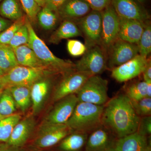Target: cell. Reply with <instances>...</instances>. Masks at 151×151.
<instances>
[{
    "instance_id": "cell-9",
    "label": "cell",
    "mask_w": 151,
    "mask_h": 151,
    "mask_svg": "<svg viewBox=\"0 0 151 151\" xmlns=\"http://www.w3.org/2000/svg\"><path fill=\"white\" fill-rule=\"evenodd\" d=\"M101 13L102 32L100 45L107 53L110 46L118 38L119 18L111 4Z\"/></svg>"
},
{
    "instance_id": "cell-44",
    "label": "cell",
    "mask_w": 151,
    "mask_h": 151,
    "mask_svg": "<svg viewBox=\"0 0 151 151\" xmlns=\"http://www.w3.org/2000/svg\"><path fill=\"white\" fill-rule=\"evenodd\" d=\"M5 74V72L3 71L2 69L0 68V77L4 75Z\"/></svg>"
},
{
    "instance_id": "cell-40",
    "label": "cell",
    "mask_w": 151,
    "mask_h": 151,
    "mask_svg": "<svg viewBox=\"0 0 151 151\" xmlns=\"http://www.w3.org/2000/svg\"><path fill=\"white\" fill-rule=\"evenodd\" d=\"M12 23V21L0 17V33L9 27Z\"/></svg>"
},
{
    "instance_id": "cell-43",
    "label": "cell",
    "mask_w": 151,
    "mask_h": 151,
    "mask_svg": "<svg viewBox=\"0 0 151 151\" xmlns=\"http://www.w3.org/2000/svg\"><path fill=\"white\" fill-rule=\"evenodd\" d=\"M0 151H17L16 150H14V149H3V150H1Z\"/></svg>"
},
{
    "instance_id": "cell-7",
    "label": "cell",
    "mask_w": 151,
    "mask_h": 151,
    "mask_svg": "<svg viewBox=\"0 0 151 151\" xmlns=\"http://www.w3.org/2000/svg\"><path fill=\"white\" fill-rule=\"evenodd\" d=\"M78 20V28L84 38L86 48L100 45L102 32L101 12L92 10Z\"/></svg>"
},
{
    "instance_id": "cell-38",
    "label": "cell",
    "mask_w": 151,
    "mask_h": 151,
    "mask_svg": "<svg viewBox=\"0 0 151 151\" xmlns=\"http://www.w3.org/2000/svg\"><path fill=\"white\" fill-rule=\"evenodd\" d=\"M92 10L101 12L111 4V0H84Z\"/></svg>"
},
{
    "instance_id": "cell-37",
    "label": "cell",
    "mask_w": 151,
    "mask_h": 151,
    "mask_svg": "<svg viewBox=\"0 0 151 151\" xmlns=\"http://www.w3.org/2000/svg\"><path fill=\"white\" fill-rule=\"evenodd\" d=\"M139 134L147 137L151 134V116L140 117L139 124L137 131Z\"/></svg>"
},
{
    "instance_id": "cell-45",
    "label": "cell",
    "mask_w": 151,
    "mask_h": 151,
    "mask_svg": "<svg viewBox=\"0 0 151 151\" xmlns=\"http://www.w3.org/2000/svg\"><path fill=\"white\" fill-rule=\"evenodd\" d=\"M104 151H116V149H115V146L111 148L108 149V150H106Z\"/></svg>"
},
{
    "instance_id": "cell-47",
    "label": "cell",
    "mask_w": 151,
    "mask_h": 151,
    "mask_svg": "<svg viewBox=\"0 0 151 151\" xmlns=\"http://www.w3.org/2000/svg\"><path fill=\"white\" fill-rule=\"evenodd\" d=\"M139 2L142 3L143 2L145 1V0H137Z\"/></svg>"
},
{
    "instance_id": "cell-29",
    "label": "cell",
    "mask_w": 151,
    "mask_h": 151,
    "mask_svg": "<svg viewBox=\"0 0 151 151\" xmlns=\"http://www.w3.org/2000/svg\"><path fill=\"white\" fill-rule=\"evenodd\" d=\"M16 111V105L9 88L4 89L0 94V114L4 117L13 115Z\"/></svg>"
},
{
    "instance_id": "cell-8",
    "label": "cell",
    "mask_w": 151,
    "mask_h": 151,
    "mask_svg": "<svg viewBox=\"0 0 151 151\" xmlns=\"http://www.w3.org/2000/svg\"><path fill=\"white\" fill-rule=\"evenodd\" d=\"M107 67L112 69L124 64L139 54L137 44L127 42L118 38L107 52Z\"/></svg>"
},
{
    "instance_id": "cell-41",
    "label": "cell",
    "mask_w": 151,
    "mask_h": 151,
    "mask_svg": "<svg viewBox=\"0 0 151 151\" xmlns=\"http://www.w3.org/2000/svg\"><path fill=\"white\" fill-rule=\"evenodd\" d=\"M142 74L144 80L146 79H151V60L150 58Z\"/></svg>"
},
{
    "instance_id": "cell-2",
    "label": "cell",
    "mask_w": 151,
    "mask_h": 151,
    "mask_svg": "<svg viewBox=\"0 0 151 151\" xmlns=\"http://www.w3.org/2000/svg\"><path fill=\"white\" fill-rule=\"evenodd\" d=\"M25 24L29 33L27 45L45 66L53 73H61L63 76L75 71V63L57 57L50 51L45 42L38 36L27 16Z\"/></svg>"
},
{
    "instance_id": "cell-1",
    "label": "cell",
    "mask_w": 151,
    "mask_h": 151,
    "mask_svg": "<svg viewBox=\"0 0 151 151\" xmlns=\"http://www.w3.org/2000/svg\"><path fill=\"white\" fill-rule=\"evenodd\" d=\"M140 120L125 94L117 95L104 105L102 125L119 139L137 132Z\"/></svg>"
},
{
    "instance_id": "cell-28",
    "label": "cell",
    "mask_w": 151,
    "mask_h": 151,
    "mask_svg": "<svg viewBox=\"0 0 151 151\" xmlns=\"http://www.w3.org/2000/svg\"><path fill=\"white\" fill-rule=\"evenodd\" d=\"M21 119L19 114H13L0 120V142H8L14 128Z\"/></svg>"
},
{
    "instance_id": "cell-15",
    "label": "cell",
    "mask_w": 151,
    "mask_h": 151,
    "mask_svg": "<svg viewBox=\"0 0 151 151\" xmlns=\"http://www.w3.org/2000/svg\"><path fill=\"white\" fill-rule=\"evenodd\" d=\"M114 135L103 125L92 131L87 138L85 151H104L115 146Z\"/></svg>"
},
{
    "instance_id": "cell-34",
    "label": "cell",
    "mask_w": 151,
    "mask_h": 151,
    "mask_svg": "<svg viewBox=\"0 0 151 151\" xmlns=\"http://www.w3.org/2000/svg\"><path fill=\"white\" fill-rule=\"evenodd\" d=\"M131 101L135 112L140 117L151 116V97H146L137 101Z\"/></svg>"
},
{
    "instance_id": "cell-21",
    "label": "cell",
    "mask_w": 151,
    "mask_h": 151,
    "mask_svg": "<svg viewBox=\"0 0 151 151\" xmlns=\"http://www.w3.org/2000/svg\"><path fill=\"white\" fill-rule=\"evenodd\" d=\"M82 36L79 28L74 22L70 20H64L50 36V42L56 44L62 40Z\"/></svg>"
},
{
    "instance_id": "cell-12",
    "label": "cell",
    "mask_w": 151,
    "mask_h": 151,
    "mask_svg": "<svg viewBox=\"0 0 151 151\" xmlns=\"http://www.w3.org/2000/svg\"><path fill=\"white\" fill-rule=\"evenodd\" d=\"M70 131L66 124L46 123L42 128L36 145L41 148L54 146L67 136Z\"/></svg>"
},
{
    "instance_id": "cell-49",
    "label": "cell",
    "mask_w": 151,
    "mask_h": 151,
    "mask_svg": "<svg viewBox=\"0 0 151 151\" xmlns=\"http://www.w3.org/2000/svg\"><path fill=\"white\" fill-rule=\"evenodd\" d=\"M1 1V0H0V1Z\"/></svg>"
},
{
    "instance_id": "cell-25",
    "label": "cell",
    "mask_w": 151,
    "mask_h": 151,
    "mask_svg": "<svg viewBox=\"0 0 151 151\" xmlns=\"http://www.w3.org/2000/svg\"><path fill=\"white\" fill-rule=\"evenodd\" d=\"M8 88L16 106L23 112H25L29 108L32 102L31 87L16 86Z\"/></svg>"
},
{
    "instance_id": "cell-18",
    "label": "cell",
    "mask_w": 151,
    "mask_h": 151,
    "mask_svg": "<svg viewBox=\"0 0 151 151\" xmlns=\"http://www.w3.org/2000/svg\"><path fill=\"white\" fill-rule=\"evenodd\" d=\"M115 148L116 151H151L147 137L137 132L119 138Z\"/></svg>"
},
{
    "instance_id": "cell-19",
    "label": "cell",
    "mask_w": 151,
    "mask_h": 151,
    "mask_svg": "<svg viewBox=\"0 0 151 151\" xmlns=\"http://www.w3.org/2000/svg\"><path fill=\"white\" fill-rule=\"evenodd\" d=\"M34 127V123L31 119L20 121L13 130L7 142L9 145L17 147L23 145L29 137Z\"/></svg>"
},
{
    "instance_id": "cell-27",
    "label": "cell",
    "mask_w": 151,
    "mask_h": 151,
    "mask_svg": "<svg viewBox=\"0 0 151 151\" xmlns=\"http://www.w3.org/2000/svg\"><path fill=\"white\" fill-rule=\"evenodd\" d=\"M14 49L9 45L0 44V68L5 73L18 65Z\"/></svg>"
},
{
    "instance_id": "cell-13",
    "label": "cell",
    "mask_w": 151,
    "mask_h": 151,
    "mask_svg": "<svg viewBox=\"0 0 151 151\" xmlns=\"http://www.w3.org/2000/svg\"><path fill=\"white\" fill-rule=\"evenodd\" d=\"M59 101L47 117L46 123L66 124L78 103L75 94H70Z\"/></svg>"
},
{
    "instance_id": "cell-16",
    "label": "cell",
    "mask_w": 151,
    "mask_h": 151,
    "mask_svg": "<svg viewBox=\"0 0 151 151\" xmlns=\"http://www.w3.org/2000/svg\"><path fill=\"white\" fill-rule=\"evenodd\" d=\"M119 18L118 38L127 42L137 44L145 27V22Z\"/></svg>"
},
{
    "instance_id": "cell-6",
    "label": "cell",
    "mask_w": 151,
    "mask_h": 151,
    "mask_svg": "<svg viewBox=\"0 0 151 151\" xmlns=\"http://www.w3.org/2000/svg\"><path fill=\"white\" fill-rule=\"evenodd\" d=\"M75 65L76 71L99 75L107 67V53L100 45H95L87 49Z\"/></svg>"
},
{
    "instance_id": "cell-35",
    "label": "cell",
    "mask_w": 151,
    "mask_h": 151,
    "mask_svg": "<svg viewBox=\"0 0 151 151\" xmlns=\"http://www.w3.org/2000/svg\"><path fill=\"white\" fill-rule=\"evenodd\" d=\"M29 40V33L25 24L16 33L9 45L12 48L14 49L21 45H27Z\"/></svg>"
},
{
    "instance_id": "cell-23",
    "label": "cell",
    "mask_w": 151,
    "mask_h": 151,
    "mask_svg": "<svg viewBox=\"0 0 151 151\" xmlns=\"http://www.w3.org/2000/svg\"><path fill=\"white\" fill-rule=\"evenodd\" d=\"M125 94L133 101L146 97H151V79H146L130 84L125 90Z\"/></svg>"
},
{
    "instance_id": "cell-22",
    "label": "cell",
    "mask_w": 151,
    "mask_h": 151,
    "mask_svg": "<svg viewBox=\"0 0 151 151\" xmlns=\"http://www.w3.org/2000/svg\"><path fill=\"white\" fill-rule=\"evenodd\" d=\"M14 50L19 65L32 68L45 66L27 45L18 47Z\"/></svg>"
},
{
    "instance_id": "cell-31",
    "label": "cell",
    "mask_w": 151,
    "mask_h": 151,
    "mask_svg": "<svg viewBox=\"0 0 151 151\" xmlns=\"http://www.w3.org/2000/svg\"><path fill=\"white\" fill-rule=\"evenodd\" d=\"M58 17L57 13L43 7L38 13L37 19L40 26L43 29L48 30L52 29L56 25Z\"/></svg>"
},
{
    "instance_id": "cell-36",
    "label": "cell",
    "mask_w": 151,
    "mask_h": 151,
    "mask_svg": "<svg viewBox=\"0 0 151 151\" xmlns=\"http://www.w3.org/2000/svg\"><path fill=\"white\" fill-rule=\"evenodd\" d=\"M67 49L68 53L73 57L83 55L87 48L85 44L76 40H69L67 42Z\"/></svg>"
},
{
    "instance_id": "cell-3",
    "label": "cell",
    "mask_w": 151,
    "mask_h": 151,
    "mask_svg": "<svg viewBox=\"0 0 151 151\" xmlns=\"http://www.w3.org/2000/svg\"><path fill=\"white\" fill-rule=\"evenodd\" d=\"M104 105L79 102L66 123L71 130L87 133L102 125Z\"/></svg>"
},
{
    "instance_id": "cell-32",
    "label": "cell",
    "mask_w": 151,
    "mask_h": 151,
    "mask_svg": "<svg viewBox=\"0 0 151 151\" xmlns=\"http://www.w3.org/2000/svg\"><path fill=\"white\" fill-rule=\"evenodd\" d=\"M27 16L24 15L21 18L14 21L7 28L0 33V44L9 45L16 33L25 24Z\"/></svg>"
},
{
    "instance_id": "cell-14",
    "label": "cell",
    "mask_w": 151,
    "mask_h": 151,
    "mask_svg": "<svg viewBox=\"0 0 151 151\" xmlns=\"http://www.w3.org/2000/svg\"><path fill=\"white\" fill-rule=\"evenodd\" d=\"M111 5L119 17L143 22L149 19L145 10L134 0H111Z\"/></svg>"
},
{
    "instance_id": "cell-26",
    "label": "cell",
    "mask_w": 151,
    "mask_h": 151,
    "mask_svg": "<svg viewBox=\"0 0 151 151\" xmlns=\"http://www.w3.org/2000/svg\"><path fill=\"white\" fill-rule=\"evenodd\" d=\"M87 133L77 132L66 136L62 140L59 148L63 151H77L86 144Z\"/></svg>"
},
{
    "instance_id": "cell-20",
    "label": "cell",
    "mask_w": 151,
    "mask_h": 151,
    "mask_svg": "<svg viewBox=\"0 0 151 151\" xmlns=\"http://www.w3.org/2000/svg\"><path fill=\"white\" fill-rule=\"evenodd\" d=\"M49 81L42 79L35 83L31 87V97L33 112L37 113L41 109L50 89Z\"/></svg>"
},
{
    "instance_id": "cell-11",
    "label": "cell",
    "mask_w": 151,
    "mask_h": 151,
    "mask_svg": "<svg viewBox=\"0 0 151 151\" xmlns=\"http://www.w3.org/2000/svg\"><path fill=\"white\" fill-rule=\"evenodd\" d=\"M64 76L54 92V101H59L70 94H76L87 79L92 76L75 70Z\"/></svg>"
},
{
    "instance_id": "cell-33",
    "label": "cell",
    "mask_w": 151,
    "mask_h": 151,
    "mask_svg": "<svg viewBox=\"0 0 151 151\" xmlns=\"http://www.w3.org/2000/svg\"><path fill=\"white\" fill-rule=\"evenodd\" d=\"M26 15L31 22H35L37 19V14L41 9L35 0H20Z\"/></svg>"
},
{
    "instance_id": "cell-42",
    "label": "cell",
    "mask_w": 151,
    "mask_h": 151,
    "mask_svg": "<svg viewBox=\"0 0 151 151\" xmlns=\"http://www.w3.org/2000/svg\"><path fill=\"white\" fill-rule=\"evenodd\" d=\"M35 1L40 7L42 8L44 6L45 0H35Z\"/></svg>"
},
{
    "instance_id": "cell-46",
    "label": "cell",
    "mask_w": 151,
    "mask_h": 151,
    "mask_svg": "<svg viewBox=\"0 0 151 151\" xmlns=\"http://www.w3.org/2000/svg\"><path fill=\"white\" fill-rule=\"evenodd\" d=\"M1 92H0V94H1ZM5 118V117H4V116H2L0 114V120L1 119H4V118Z\"/></svg>"
},
{
    "instance_id": "cell-48",
    "label": "cell",
    "mask_w": 151,
    "mask_h": 151,
    "mask_svg": "<svg viewBox=\"0 0 151 151\" xmlns=\"http://www.w3.org/2000/svg\"><path fill=\"white\" fill-rule=\"evenodd\" d=\"M1 78H0V88H1Z\"/></svg>"
},
{
    "instance_id": "cell-24",
    "label": "cell",
    "mask_w": 151,
    "mask_h": 151,
    "mask_svg": "<svg viewBox=\"0 0 151 151\" xmlns=\"http://www.w3.org/2000/svg\"><path fill=\"white\" fill-rule=\"evenodd\" d=\"M23 12L20 0H3L0 4V15L12 21L23 16Z\"/></svg>"
},
{
    "instance_id": "cell-5",
    "label": "cell",
    "mask_w": 151,
    "mask_h": 151,
    "mask_svg": "<svg viewBox=\"0 0 151 151\" xmlns=\"http://www.w3.org/2000/svg\"><path fill=\"white\" fill-rule=\"evenodd\" d=\"M108 81L99 75L92 76L87 79L77 93L78 102L104 105L109 100Z\"/></svg>"
},
{
    "instance_id": "cell-10",
    "label": "cell",
    "mask_w": 151,
    "mask_h": 151,
    "mask_svg": "<svg viewBox=\"0 0 151 151\" xmlns=\"http://www.w3.org/2000/svg\"><path fill=\"white\" fill-rule=\"evenodd\" d=\"M149 59L138 54L124 64L113 68L111 76L119 82L136 78L143 73Z\"/></svg>"
},
{
    "instance_id": "cell-17",
    "label": "cell",
    "mask_w": 151,
    "mask_h": 151,
    "mask_svg": "<svg viewBox=\"0 0 151 151\" xmlns=\"http://www.w3.org/2000/svg\"><path fill=\"white\" fill-rule=\"evenodd\" d=\"M92 11L84 0H66L57 11L58 16L63 20H78Z\"/></svg>"
},
{
    "instance_id": "cell-30",
    "label": "cell",
    "mask_w": 151,
    "mask_h": 151,
    "mask_svg": "<svg viewBox=\"0 0 151 151\" xmlns=\"http://www.w3.org/2000/svg\"><path fill=\"white\" fill-rule=\"evenodd\" d=\"M139 54L147 58L151 52V26L149 19L145 22V27L137 44Z\"/></svg>"
},
{
    "instance_id": "cell-39",
    "label": "cell",
    "mask_w": 151,
    "mask_h": 151,
    "mask_svg": "<svg viewBox=\"0 0 151 151\" xmlns=\"http://www.w3.org/2000/svg\"><path fill=\"white\" fill-rule=\"evenodd\" d=\"M66 0H45V5L51 11L57 12L59 8L64 4Z\"/></svg>"
},
{
    "instance_id": "cell-4",
    "label": "cell",
    "mask_w": 151,
    "mask_h": 151,
    "mask_svg": "<svg viewBox=\"0 0 151 151\" xmlns=\"http://www.w3.org/2000/svg\"><path fill=\"white\" fill-rule=\"evenodd\" d=\"M52 73H53L45 66L32 68L18 65L0 77V89L16 86L31 87L35 83L43 79L47 74Z\"/></svg>"
}]
</instances>
